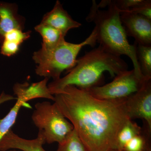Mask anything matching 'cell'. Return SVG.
<instances>
[{
	"instance_id": "cell-3",
	"label": "cell",
	"mask_w": 151,
	"mask_h": 151,
	"mask_svg": "<svg viewBox=\"0 0 151 151\" xmlns=\"http://www.w3.org/2000/svg\"><path fill=\"white\" fill-rule=\"evenodd\" d=\"M95 24L97 42L106 51L121 56L127 55L132 60L137 75L144 77L141 73L134 45L130 44L122 25L120 13L113 1H102L97 5L92 1L90 12L86 19Z\"/></svg>"
},
{
	"instance_id": "cell-6",
	"label": "cell",
	"mask_w": 151,
	"mask_h": 151,
	"mask_svg": "<svg viewBox=\"0 0 151 151\" xmlns=\"http://www.w3.org/2000/svg\"><path fill=\"white\" fill-rule=\"evenodd\" d=\"M150 79L139 76L134 69L127 70L117 74L113 81L108 84L86 90L100 100L123 101L138 92L145 81Z\"/></svg>"
},
{
	"instance_id": "cell-22",
	"label": "cell",
	"mask_w": 151,
	"mask_h": 151,
	"mask_svg": "<svg viewBox=\"0 0 151 151\" xmlns=\"http://www.w3.org/2000/svg\"><path fill=\"white\" fill-rule=\"evenodd\" d=\"M9 151H22L20 150H17V149H12V150H9Z\"/></svg>"
},
{
	"instance_id": "cell-14",
	"label": "cell",
	"mask_w": 151,
	"mask_h": 151,
	"mask_svg": "<svg viewBox=\"0 0 151 151\" xmlns=\"http://www.w3.org/2000/svg\"><path fill=\"white\" fill-rule=\"evenodd\" d=\"M142 128L129 119L119 131L115 142V150L122 151L125 145L135 136L140 134Z\"/></svg>"
},
{
	"instance_id": "cell-19",
	"label": "cell",
	"mask_w": 151,
	"mask_h": 151,
	"mask_svg": "<svg viewBox=\"0 0 151 151\" xmlns=\"http://www.w3.org/2000/svg\"><path fill=\"white\" fill-rule=\"evenodd\" d=\"M150 0H114V4L120 13L129 12L144 5Z\"/></svg>"
},
{
	"instance_id": "cell-23",
	"label": "cell",
	"mask_w": 151,
	"mask_h": 151,
	"mask_svg": "<svg viewBox=\"0 0 151 151\" xmlns=\"http://www.w3.org/2000/svg\"><path fill=\"white\" fill-rule=\"evenodd\" d=\"M110 151H121L118 150H111Z\"/></svg>"
},
{
	"instance_id": "cell-11",
	"label": "cell",
	"mask_w": 151,
	"mask_h": 151,
	"mask_svg": "<svg viewBox=\"0 0 151 151\" xmlns=\"http://www.w3.org/2000/svg\"><path fill=\"white\" fill-rule=\"evenodd\" d=\"M40 23L56 29L65 37L68 31L81 25V24L72 18L59 1H56L51 11L44 16Z\"/></svg>"
},
{
	"instance_id": "cell-16",
	"label": "cell",
	"mask_w": 151,
	"mask_h": 151,
	"mask_svg": "<svg viewBox=\"0 0 151 151\" xmlns=\"http://www.w3.org/2000/svg\"><path fill=\"white\" fill-rule=\"evenodd\" d=\"M137 58L141 73L144 77L151 78V45L138 44L135 42Z\"/></svg>"
},
{
	"instance_id": "cell-18",
	"label": "cell",
	"mask_w": 151,
	"mask_h": 151,
	"mask_svg": "<svg viewBox=\"0 0 151 151\" xmlns=\"http://www.w3.org/2000/svg\"><path fill=\"white\" fill-rule=\"evenodd\" d=\"M56 151H88L75 129L63 142L58 144Z\"/></svg>"
},
{
	"instance_id": "cell-5",
	"label": "cell",
	"mask_w": 151,
	"mask_h": 151,
	"mask_svg": "<svg viewBox=\"0 0 151 151\" xmlns=\"http://www.w3.org/2000/svg\"><path fill=\"white\" fill-rule=\"evenodd\" d=\"M32 116L34 124L45 138L48 144H61L73 132L74 128L55 103L48 101L35 104Z\"/></svg>"
},
{
	"instance_id": "cell-7",
	"label": "cell",
	"mask_w": 151,
	"mask_h": 151,
	"mask_svg": "<svg viewBox=\"0 0 151 151\" xmlns=\"http://www.w3.org/2000/svg\"><path fill=\"white\" fill-rule=\"evenodd\" d=\"M124 102L128 118L141 119L151 131V79L147 80L139 90Z\"/></svg>"
},
{
	"instance_id": "cell-10",
	"label": "cell",
	"mask_w": 151,
	"mask_h": 151,
	"mask_svg": "<svg viewBox=\"0 0 151 151\" xmlns=\"http://www.w3.org/2000/svg\"><path fill=\"white\" fill-rule=\"evenodd\" d=\"M25 19L18 13V6L14 3L0 1V43L7 33L14 29L23 30Z\"/></svg>"
},
{
	"instance_id": "cell-1",
	"label": "cell",
	"mask_w": 151,
	"mask_h": 151,
	"mask_svg": "<svg viewBox=\"0 0 151 151\" xmlns=\"http://www.w3.org/2000/svg\"><path fill=\"white\" fill-rule=\"evenodd\" d=\"M54 95V103L73 125L88 151L115 150L117 134L129 119L123 101L100 100L69 85Z\"/></svg>"
},
{
	"instance_id": "cell-20",
	"label": "cell",
	"mask_w": 151,
	"mask_h": 151,
	"mask_svg": "<svg viewBox=\"0 0 151 151\" xmlns=\"http://www.w3.org/2000/svg\"><path fill=\"white\" fill-rule=\"evenodd\" d=\"M31 32L30 31L24 32L21 29H12L6 34L4 40L9 41L20 45L25 40L29 38Z\"/></svg>"
},
{
	"instance_id": "cell-21",
	"label": "cell",
	"mask_w": 151,
	"mask_h": 151,
	"mask_svg": "<svg viewBox=\"0 0 151 151\" xmlns=\"http://www.w3.org/2000/svg\"><path fill=\"white\" fill-rule=\"evenodd\" d=\"M19 45L9 41L4 40L1 43V53L4 56L10 57L16 54L19 49Z\"/></svg>"
},
{
	"instance_id": "cell-15",
	"label": "cell",
	"mask_w": 151,
	"mask_h": 151,
	"mask_svg": "<svg viewBox=\"0 0 151 151\" xmlns=\"http://www.w3.org/2000/svg\"><path fill=\"white\" fill-rule=\"evenodd\" d=\"M151 131L144 125L140 134L129 141L122 151H151Z\"/></svg>"
},
{
	"instance_id": "cell-8",
	"label": "cell",
	"mask_w": 151,
	"mask_h": 151,
	"mask_svg": "<svg viewBox=\"0 0 151 151\" xmlns=\"http://www.w3.org/2000/svg\"><path fill=\"white\" fill-rule=\"evenodd\" d=\"M120 17L127 36L134 38L138 44L151 45V20L129 12L121 13Z\"/></svg>"
},
{
	"instance_id": "cell-12",
	"label": "cell",
	"mask_w": 151,
	"mask_h": 151,
	"mask_svg": "<svg viewBox=\"0 0 151 151\" xmlns=\"http://www.w3.org/2000/svg\"><path fill=\"white\" fill-rule=\"evenodd\" d=\"M49 79L45 78L39 82L31 84L27 82L17 83L14 86V94L17 96V99L23 100L26 103L38 98H45L54 101V96L50 92L47 86Z\"/></svg>"
},
{
	"instance_id": "cell-4",
	"label": "cell",
	"mask_w": 151,
	"mask_h": 151,
	"mask_svg": "<svg viewBox=\"0 0 151 151\" xmlns=\"http://www.w3.org/2000/svg\"><path fill=\"white\" fill-rule=\"evenodd\" d=\"M96 42V33L94 29L88 37L81 43H70L64 39L53 48L41 47L33 54L32 59L37 65L36 73L45 78H52L53 80L59 79L63 71H69L75 66L76 58L83 47H93Z\"/></svg>"
},
{
	"instance_id": "cell-17",
	"label": "cell",
	"mask_w": 151,
	"mask_h": 151,
	"mask_svg": "<svg viewBox=\"0 0 151 151\" xmlns=\"http://www.w3.org/2000/svg\"><path fill=\"white\" fill-rule=\"evenodd\" d=\"M17 102L9 113L3 119H0V140L11 129L15 123L18 114L22 107L31 108L26 102L20 99H17Z\"/></svg>"
},
{
	"instance_id": "cell-9",
	"label": "cell",
	"mask_w": 151,
	"mask_h": 151,
	"mask_svg": "<svg viewBox=\"0 0 151 151\" xmlns=\"http://www.w3.org/2000/svg\"><path fill=\"white\" fill-rule=\"evenodd\" d=\"M45 143V138L40 132H38L35 139H27L20 137L11 129L0 140V151L12 149L22 151H46L43 148Z\"/></svg>"
},
{
	"instance_id": "cell-13",
	"label": "cell",
	"mask_w": 151,
	"mask_h": 151,
	"mask_svg": "<svg viewBox=\"0 0 151 151\" xmlns=\"http://www.w3.org/2000/svg\"><path fill=\"white\" fill-rule=\"evenodd\" d=\"M42 38V47L51 49L56 46L65 37L59 31L48 25L40 23L35 27Z\"/></svg>"
},
{
	"instance_id": "cell-2",
	"label": "cell",
	"mask_w": 151,
	"mask_h": 151,
	"mask_svg": "<svg viewBox=\"0 0 151 151\" xmlns=\"http://www.w3.org/2000/svg\"><path fill=\"white\" fill-rule=\"evenodd\" d=\"M128 68L127 62L121 56L108 52L99 45L77 59L76 64L67 75L53 80L47 86L53 95L69 85L87 90L99 86L105 71L115 77Z\"/></svg>"
}]
</instances>
